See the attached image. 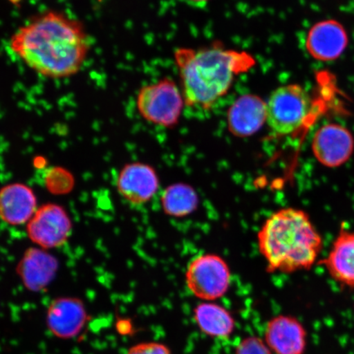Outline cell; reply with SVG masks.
Instances as JSON below:
<instances>
[{
    "label": "cell",
    "mask_w": 354,
    "mask_h": 354,
    "mask_svg": "<svg viewBox=\"0 0 354 354\" xmlns=\"http://www.w3.org/2000/svg\"><path fill=\"white\" fill-rule=\"evenodd\" d=\"M185 104L183 91L170 79H162L140 88L136 108L145 121L162 127H172L179 122Z\"/></svg>",
    "instance_id": "cell-5"
},
{
    "label": "cell",
    "mask_w": 354,
    "mask_h": 354,
    "mask_svg": "<svg viewBox=\"0 0 354 354\" xmlns=\"http://www.w3.org/2000/svg\"><path fill=\"white\" fill-rule=\"evenodd\" d=\"M127 354H172L171 349L165 344L149 342L133 345Z\"/></svg>",
    "instance_id": "cell-20"
},
{
    "label": "cell",
    "mask_w": 354,
    "mask_h": 354,
    "mask_svg": "<svg viewBox=\"0 0 354 354\" xmlns=\"http://www.w3.org/2000/svg\"><path fill=\"white\" fill-rule=\"evenodd\" d=\"M116 187L122 198L132 206L149 203L159 189V178L154 168L143 162L124 166L117 177Z\"/></svg>",
    "instance_id": "cell-10"
},
{
    "label": "cell",
    "mask_w": 354,
    "mask_h": 354,
    "mask_svg": "<svg viewBox=\"0 0 354 354\" xmlns=\"http://www.w3.org/2000/svg\"><path fill=\"white\" fill-rule=\"evenodd\" d=\"M10 48L39 76L63 79L82 70L90 54L91 41L81 22L51 10L17 29L10 38Z\"/></svg>",
    "instance_id": "cell-1"
},
{
    "label": "cell",
    "mask_w": 354,
    "mask_h": 354,
    "mask_svg": "<svg viewBox=\"0 0 354 354\" xmlns=\"http://www.w3.org/2000/svg\"><path fill=\"white\" fill-rule=\"evenodd\" d=\"M90 317L85 304L75 297H59L48 305L46 323L50 333L60 339L77 337Z\"/></svg>",
    "instance_id": "cell-9"
},
{
    "label": "cell",
    "mask_w": 354,
    "mask_h": 354,
    "mask_svg": "<svg viewBox=\"0 0 354 354\" xmlns=\"http://www.w3.org/2000/svg\"><path fill=\"white\" fill-rule=\"evenodd\" d=\"M234 354H273L264 339L257 336H248L237 344Z\"/></svg>",
    "instance_id": "cell-19"
},
{
    "label": "cell",
    "mask_w": 354,
    "mask_h": 354,
    "mask_svg": "<svg viewBox=\"0 0 354 354\" xmlns=\"http://www.w3.org/2000/svg\"><path fill=\"white\" fill-rule=\"evenodd\" d=\"M265 123H267V102L258 95H242L228 110L229 131L240 138L254 135Z\"/></svg>",
    "instance_id": "cell-13"
},
{
    "label": "cell",
    "mask_w": 354,
    "mask_h": 354,
    "mask_svg": "<svg viewBox=\"0 0 354 354\" xmlns=\"http://www.w3.org/2000/svg\"><path fill=\"white\" fill-rule=\"evenodd\" d=\"M263 339L273 354H304L308 334L297 318L281 314L268 322Z\"/></svg>",
    "instance_id": "cell-12"
},
{
    "label": "cell",
    "mask_w": 354,
    "mask_h": 354,
    "mask_svg": "<svg viewBox=\"0 0 354 354\" xmlns=\"http://www.w3.org/2000/svg\"><path fill=\"white\" fill-rule=\"evenodd\" d=\"M175 60L185 104L203 110L212 109L227 94L234 80L256 64L249 53L229 50L218 44L198 50L179 48Z\"/></svg>",
    "instance_id": "cell-2"
},
{
    "label": "cell",
    "mask_w": 354,
    "mask_h": 354,
    "mask_svg": "<svg viewBox=\"0 0 354 354\" xmlns=\"http://www.w3.org/2000/svg\"><path fill=\"white\" fill-rule=\"evenodd\" d=\"M312 152L322 166L342 167L353 156L354 136L347 127L339 123L325 124L313 136Z\"/></svg>",
    "instance_id": "cell-8"
},
{
    "label": "cell",
    "mask_w": 354,
    "mask_h": 354,
    "mask_svg": "<svg viewBox=\"0 0 354 354\" xmlns=\"http://www.w3.org/2000/svg\"><path fill=\"white\" fill-rule=\"evenodd\" d=\"M194 323L203 335L212 339L231 337L236 322L231 312L214 302H202L194 308Z\"/></svg>",
    "instance_id": "cell-17"
},
{
    "label": "cell",
    "mask_w": 354,
    "mask_h": 354,
    "mask_svg": "<svg viewBox=\"0 0 354 354\" xmlns=\"http://www.w3.org/2000/svg\"><path fill=\"white\" fill-rule=\"evenodd\" d=\"M313 100L299 84H288L274 91L267 102V123L273 133L295 134L308 121Z\"/></svg>",
    "instance_id": "cell-4"
},
{
    "label": "cell",
    "mask_w": 354,
    "mask_h": 354,
    "mask_svg": "<svg viewBox=\"0 0 354 354\" xmlns=\"http://www.w3.org/2000/svg\"><path fill=\"white\" fill-rule=\"evenodd\" d=\"M163 212L172 218H185L197 209L198 194L188 184L176 183L169 185L161 196Z\"/></svg>",
    "instance_id": "cell-18"
},
{
    "label": "cell",
    "mask_w": 354,
    "mask_h": 354,
    "mask_svg": "<svg viewBox=\"0 0 354 354\" xmlns=\"http://www.w3.org/2000/svg\"><path fill=\"white\" fill-rule=\"evenodd\" d=\"M185 277L188 290L203 302H214L223 298L232 282L231 269L227 263L214 254L194 258L189 263Z\"/></svg>",
    "instance_id": "cell-6"
},
{
    "label": "cell",
    "mask_w": 354,
    "mask_h": 354,
    "mask_svg": "<svg viewBox=\"0 0 354 354\" xmlns=\"http://www.w3.org/2000/svg\"><path fill=\"white\" fill-rule=\"evenodd\" d=\"M321 263L336 282L354 288V232L342 229Z\"/></svg>",
    "instance_id": "cell-16"
},
{
    "label": "cell",
    "mask_w": 354,
    "mask_h": 354,
    "mask_svg": "<svg viewBox=\"0 0 354 354\" xmlns=\"http://www.w3.org/2000/svg\"><path fill=\"white\" fill-rule=\"evenodd\" d=\"M184 1L192 6L203 7L209 0H184Z\"/></svg>",
    "instance_id": "cell-21"
},
{
    "label": "cell",
    "mask_w": 354,
    "mask_h": 354,
    "mask_svg": "<svg viewBox=\"0 0 354 354\" xmlns=\"http://www.w3.org/2000/svg\"><path fill=\"white\" fill-rule=\"evenodd\" d=\"M37 210V196L28 185L12 183L0 189V219L3 223L28 224Z\"/></svg>",
    "instance_id": "cell-14"
},
{
    "label": "cell",
    "mask_w": 354,
    "mask_h": 354,
    "mask_svg": "<svg viewBox=\"0 0 354 354\" xmlns=\"http://www.w3.org/2000/svg\"><path fill=\"white\" fill-rule=\"evenodd\" d=\"M257 240L269 272L308 270L317 262L323 248L321 234L307 212L291 207L270 215Z\"/></svg>",
    "instance_id": "cell-3"
},
{
    "label": "cell",
    "mask_w": 354,
    "mask_h": 354,
    "mask_svg": "<svg viewBox=\"0 0 354 354\" xmlns=\"http://www.w3.org/2000/svg\"><path fill=\"white\" fill-rule=\"evenodd\" d=\"M57 261L41 249H30L22 257L17 274L24 286L32 292H41L54 280L57 271Z\"/></svg>",
    "instance_id": "cell-15"
},
{
    "label": "cell",
    "mask_w": 354,
    "mask_h": 354,
    "mask_svg": "<svg viewBox=\"0 0 354 354\" xmlns=\"http://www.w3.org/2000/svg\"><path fill=\"white\" fill-rule=\"evenodd\" d=\"M348 44L346 29L337 20L317 22L307 34L305 47L314 59L332 62L342 56Z\"/></svg>",
    "instance_id": "cell-11"
},
{
    "label": "cell",
    "mask_w": 354,
    "mask_h": 354,
    "mask_svg": "<svg viewBox=\"0 0 354 354\" xmlns=\"http://www.w3.org/2000/svg\"><path fill=\"white\" fill-rule=\"evenodd\" d=\"M72 228V221L64 207L47 203L35 212L26 225V232L35 245L48 250L64 245Z\"/></svg>",
    "instance_id": "cell-7"
}]
</instances>
